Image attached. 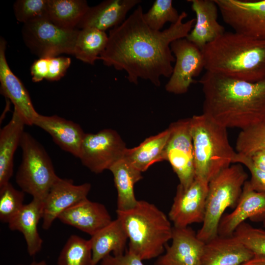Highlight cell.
Segmentation results:
<instances>
[{
    "mask_svg": "<svg viewBox=\"0 0 265 265\" xmlns=\"http://www.w3.org/2000/svg\"><path fill=\"white\" fill-rule=\"evenodd\" d=\"M196 15L194 25L186 37L202 50L225 32L217 21L218 8L214 0H189Z\"/></svg>",
    "mask_w": 265,
    "mask_h": 265,
    "instance_id": "cell-19",
    "label": "cell"
},
{
    "mask_svg": "<svg viewBox=\"0 0 265 265\" xmlns=\"http://www.w3.org/2000/svg\"><path fill=\"white\" fill-rule=\"evenodd\" d=\"M237 153L250 156L254 153L265 151V120L241 130L236 142Z\"/></svg>",
    "mask_w": 265,
    "mask_h": 265,
    "instance_id": "cell-32",
    "label": "cell"
},
{
    "mask_svg": "<svg viewBox=\"0 0 265 265\" xmlns=\"http://www.w3.org/2000/svg\"><path fill=\"white\" fill-rule=\"evenodd\" d=\"M90 189L89 183L75 185L72 180L59 178L44 200L42 228L49 229L64 211L86 198Z\"/></svg>",
    "mask_w": 265,
    "mask_h": 265,
    "instance_id": "cell-14",
    "label": "cell"
},
{
    "mask_svg": "<svg viewBox=\"0 0 265 265\" xmlns=\"http://www.w3.org/2000/svg\"><path fill=\"white\" fill-rule=\"evenodd\" d=\"M92 265H97L113 253L118 256L125 253L128 238L121 221L117 218L91 236Z\"/></svg>",
    "mask_w": 265,
    "mask_h": 265,
    "instance_id": "cell-25",
    "label": "cell"
},
{
    "mask_svg": "<svg viewBox=\"0 0 265 265\" xmlns=\"http://www.w3.org/2000/svg\"><path fill=\"white\" fill-rule=\"evenodd\" d=\"M48 265L46 262L44 261H41L39 262H33L29 265Z\"/></svg>",
    "mask_w": 265,
    "mask_h": 265,
    "instance_id": "cell-42",
    "label": "cell"
},
{
    "mask_svg": "<svg viewBox=\"0 0 265 265\" xmlns=\"http://www.w3.org/2000/svg\"><path fill=\"white\" fill-rule=\"evenodd\" d=\"M247 219L265 220V193L254 190L249 181L244 183L241 195L234 211L223 215L218 227V235L233 236L237 227Z\"/></svg>",
    "mask_w": 265,
    "mask_h": 265,
    "instance_id": "cell-16",
    "label": "cell"
},
{
    "mask_svg": "<svg viewBox=\"0 0 265 265\" xmlns=\"http://www.w3.org/2000/svg\"><path fill=\"white\" fill-rule=\"evenodd\" d=\"M143 14L139 5L121 24L109 30L106 48L99 59L106 66L125 71L132 83L137 84L141 78L159 86L160 77L170 78L173 72L175 58L171 43L187 36L195 18L184 22L187 14L183 11L176 23L156 31L146 24Z\"/></svg>",
    "mask_w": 265,
    "mask_h": 265,
    "instance_id": "cell-1",
    "label": "cell"
},
{
    "mask_svg": "<svg viewBox=\"0 0 265 265\" xmlns=\"http://www.w3.org/2000/svg\"><path fill=\"white\" fill-rule=\"evenodd\" d=\"M175 58V64L166 90L175 94L186 93L190 84L205 68L202 50L186 38L177 39L170 44Z\"/></svg>",
    "mask_w": 265,
    "mask_h": 265,
    "instance_id": "cell-12",
    "label": "cell"
},
{
    "mask_svg": "<svg viewBox=\"0 0 265 265\" xmlns=\"http://www.w3.org/2000/svg\"><path fill=\"white\" fill-rule=\"evenodd\" d=\"M169 135L168 128L146 138L138 146L127 148L123 159L141 172L146 171L154 163L165 160V150Z\"/></svg>",
    "mask_w": 265,
    "mask_h": 265,
    "instance_id": "cell-26",
    "label": "cell"
},
{
    "mask_svg": "<svg viewBox=\"0 0 265 265\" xmlns=\"http://www.w3.org/2000/svg\"><path fill=\"white\" fill-rule=\"evenodd\" d=\"M180 15L174 7L172 0H156L149 10L143 13V18L151 29L160 31L165 23H176Z\"/></svg>",
    "mask_w": 265,
    "mask_h": 265,
    "instance_id": "cell-31",
    "label": "cell"
},
{
    "mask_svg": "<svg viewBox=\"0 0 265 265\" xmlns=\"http://www.w3.org/2000/svg\"><path fill=\"white\" fill-rule=\"evenodd\" d=\"M233 163L244 165L251 174L249 182L252 188L257 191L265 193V172L258 168L249 157L237 153Z\"/></svg>",
    "mask_w": 265,
    "mask_h": 265,
    "instance_id": "cell-36",
    "label": "cell"
},
{
    "mask_svg": "<svg viewBox=\"0 0 265 265\" xmlns=\"http://www.w3.org/2000/svg\"><path fill=\"white\" fill-rule=\"evenodd\" d=\"M209 183L195 177L187 187L179 185L169 212L174 227L182 228L203 223L205 217Z\"/></svg>",
    "mask_w": 265,
    "mask_h": 265,
    "instance_id": "cell-13",
    "label": "cell"
},
{
    "mask_svg": "<svg viewBox=\"0 0 265 265\" xmlns=\"http://www.w3.org/2000/svg\"><path fill=\"white\" fill-rule=\"evenodd\" d=\"M71 62V58L67 57H49V71L46 80L49 81L59 80L65 75Z\"/></svg>",
    "mask_w": 265,
    "mask_h": 265,
    "instance_id": "cell-37",
    "label": "cell"
},
{
    "mask_svg": "<svg viewBox=\"0 0 265 265\" xmlns=\"http://www.w3.org/2000/svg\"><path fill=\"white\" fill-rule=\"evenodd\" d=\"M168 128L170 135L165 150V160L170 163L177 175L179 185L186 188L195 178L190 118L175 122Z\"/></svg>",
    "mask_w": 265,
    "mask_h": 265,
    "instance_id": "cell-10",
    "label": "cell"
},
{
    "mask_svg": "<svg viewBox=\"0 0 265 265\" xmlns=\"http://www.w3.org/2000/svg\"><path fill=\"white\" fill-rule=\"evenodd\" d=\"M58 265H92L89 239L72 235L67 239L58 257Z\"/></svg>",
    "mask_w": 265,
    "mask_h": 265,
    "instance_id": "cell-30",
    "label": "cell"
},
{
    "mask_svg": "<svg viewBox=\"0 0 265 265\" xmlns=\"http://www.w3.org/2000/svg\"><path fill=\"white\" fill-rule=\"evenodd\" d=\"M141 2L140 0H106L89 7L77 28H92L105 31L121 24L127 13Z\"/></svg>",
    "mask_w": 265,
    "mask_h": 265,
    "instance_id": "cell-20",
    "label": "cell"
},
{
    "mask_svg": "<svg viewBox=\"0 0 265 265\" xmlns=\"http://www.w3.org/2000/svg\"><path fill=\"white\" fill-rule=\"evenodd\" d=\"M6 41L0 39V82L2 93L10 100L26 125H33L39 115L29 94L20 79L10 69L5 55Z\"/></svg>",
    "mask_w": 265,
    "mask_h": 265,
    "instance_id": "cell-17",
    "label": "cell"
},
{
    "mask_svg": "<svg viewBox=\"0 0 265 265\" xmlns=\"http://www.w3.org/2000/svg\"><path fill=\"white\" fill-rule=\"evenodd\" d=\"M172 243L154 265H201L205 242L190 227H173Z\"/></svg>",
    "mask_w": 265,
    "mask_h": 265,
    "instance_id": "cell-15",
    "label": "cell"
},
{
    "mask_svg": "<svg viewBox=\"0 0 265 265\" xmlns=\"http://www.w3.org/2000/svg\"><path fill=\"white\" fill-rule=\"evenodd\" d=\"M109 170L113 175L117 191L116 210L133 208L138 202L134 193V186L142 178V172L123 159L114 163Z\"/></svg>",
    "mask_w": 265,
    "mask_h": 265,
    "instance_id": "cell-27",
    "label": "cell"
},
{
    "mask_svg": "<svg viewBox=\"0 0 265 265\" xmlns=\"http://www.w3.org/2000/svg\"><path fill=\"white\" fill-rule=\"evenodd\" d=\"M44 201L33 198L24 204L18 214L8 223L9 229L22 233L25 238L29 255L33 256L41 249L43 240L37 225L43 214Z\"/></svg>",
    "mask_w": 265,
    "mask_h": 265,
    "instance_id": "cell-23",
    "label": "cell"
},
{
    "mask_svg": "<svg viewBox=\"0 0 265 265\" xmlns=\"http://www.w3.org/2000/svg\"><path fill=\"white\" fill-rule=\"evenodd\" d=\"M195 177L208 183L233 163L237 154L227 129L204 114L190 118Z\"/></svg>",
    "mask_w": 265,
    "mask_h": 265,
    "instance_id": "cell-5",
    "label": "cell"
},
{
    "mask_svg": "<svg viewBox=\"0 0 265 265\" xmlns=\"http://www.w3.org/2000/svg\"><path fill=\"white\" fill-rule=\"evenodd\" d=\"M16 19L24 24L48 19V0H17L13 4Z\"/></svg>",
    "mask_w": 265,
    "mask_h": 265,
    "instance_id": "cell-34",
    "label": "cell"
},
{
    "mask_svg": "<svg viewBox=\"0 0 265 265\" xmlns=\"http://www.w3.org/2000/svg\"><path fill=\"white\" fill-rule=\"evenodd\" d=\"M235 32L265 39V0H214Z\"/></svg>",
    "mask_w": 265,
    "mask_h": 265,
    "instance_id": "cell-11",
    "label": "cell"
},
{
    "mask_svg": "<svg viewBox=\"0 0 265 265\" xmlns=\"http://www.w3.org/2000/svg\"><path fill=\"white\" fill-rule=\"evenodd\" d=\"M79 29H66L48 19L24 24L23 41L31 52L39 58L57 56L62 53L74 54Z\"/></svg>",
    "mask_w": 265,
    "mask_h": 265,
    "instance_id": "cell-8",
    "label": "cell"
},
{
    "mask_svg": "<svg viewBox=\"0 0 265 265\" xmlns=\"http://www.w3.org/2000/svg\"><path fill=\"white\" fill-rule=\"evenodd\" d=\"M202 51L206 71L249 82L265 79V39L225 32Z\"/></svg>",
    "mask_w": 265,
    "mask_h": 265,
    "instance_id": "cell-3",
    "label": "cell"
},
{
    "mask_svg": "<svg viewBox=\"0 0 265 265\" xmlns=\"http://www.w3.org/2000/svg\"><path fill=\"white\" fill-rule=\"evenodd\" d=\"M20 146L22 158L16 174V183L25 193L44 201L59 177L44 147L30 133L24 132Z\"/></svg>",
    "mask_w": 265,
    "mask_h": 265,
    "instance_id": "cell-7",
    "label": "cell"
},
{
    "mask_svg": "<svg viewBox=\"0 0 265 265\" xmlns=\"http://www.w3.org/2000/svg\"><path fill=\"white\" fill-rule=\"evenodd\" d=\"M25 125L14 109L11 120L0 130V187L10 182L13 175L14 154L20 146Z\"/></svg>",
    "mask_w": 265,
    "mask_h": 265,
    "instance_id": "cell-24",
    "label": "cell"
},
{
    "mask_svg": "<svg viewBox=\"0 0 265 265\" xmlns=\"http://www.w3.org/2000/svg\"><path fill=\"white\" fill-rule=\"evenodd\" d=\"M240 265H265V256L254 255L251 259Z\"/></svg>",
    "mask_w": 265,
    "mask_h": 265,
    "instance_id": "cell-41",
    "label": "cell"
},
{
    "mask_svg": "<svg viewBox=\"0 0 265 265\" xmlns=\"http://www.w3.org/2000/svg\"><path fill=\"white\" fill-rule=\"evenodd\" d=\"M254 165L260 170L265 172V151H257L250 156Z\"/></svg>",
    "mask_w": 265,
    "mask_h": 265,
    "instance_id": "cell-40",
    "label": "cell"
},
{
    "mask_svg": "<svg viewBox=\"0 0 265 265\" xmlns=\"http://www.w3.org/2000/svg\"><path fill=\"white\" fill-rule=\"evenodd\" d=\"M33 125L48 132L61 149L79 158L85 134L80 125L56 115L39 114Z\"/></svg>",
    "mask_w": 265,
    "mask_h": 265,
    "instance_id": "cell-21",
    "label": "cell"
},
{
    "mask_svg": "<svg viewBox=\"0 0 265 265\" xmlns=\"http://www.w3.org/2000/svg\"><path fill=\"white\" fill-rule=\"evenodd\" d=\"M142 261L127 250L121 255H107L100 262V265H144Z\"/></svg>",
    "mask_w": 265,
    "mask_h": 265,
    "instance_id": "cell-38",
    "label": "cell"
},
{
    "mask_svg": "<svg viewBox=\"0 0 265 265\" xmlns=\"http://www.w3.org/2000/svg\"><path fill=\"white\" fill-rule=\"evenodd\" d=\"M58 219L92 236L112 219L105 206L85 198L61 213Z\"/></svg>",
    "mask_w": 265,
    "mask_h": 265,
    "instance_id": "cell-18",
    "label": "cell"
},
{
    "mask_svg": "<svg viewBox=\"0 0 265 265\" xmlns=\"http://www.w3.org/2000/svg\"><path fill=\"white\" fill-rule=\"evenodd\" d=\"M248 176L239 164L230 165L209 183L205 217L198 238L206 242L218 235L219 222L225 210L234 209Z\"/></svg>",
    "mask_w": 265,
    "mask_h": 265,
    "instance_id": "cell-6",
    "label": "cell"
},
{
    "mask_svg": "<svg viewBox=\"0 0 265 265\" xmlns=\"http://www.w3.org/2000/svg\"><path fill=\"white\" fill-rule=\"evenodd\" d=\"M233 235L254 255L265 256V230L244 222L237 227Z\"/></svg>",
    "mask_w": 265,
    "mask_h": 265,
    "instance_id": "cell-35",
    "label": "cell"
},
{
    "mask_svg": "<svg viewBox=\"0 0 265 265\" xmlns=\"http://www.w3.org/2000/svg\"><path fill=\"white\" fill-rule=\"evenodd\" d=\"M264 226L265 227V220L264 221Z\"/></svg>",
    "mask_w": 265,
    "mask_h": 265,
    "instance_id": "cell-43",
    "label": "cell"
},
{
    "mask_svg": "<svg viewBox=\"0 0 265 265\" xmlns=\"http://www.w3.org/2000/svg\"><path fill=\"white\" fill-rule=\"evenodd\" d=\"M49 57L39 58L35 60L30 67L32 80L37 82L46 79L49 71Z\"/></svg>",
    "mask_w": 265,
    "mask_h": 265,
    "instance_id": "cell-39",
    "label": "cell"
},
{
    "mask_svg": "<svg viewBox=\"0 0 265 265\" xmlns=\"http://www.w3.org/2000/svg\"><path fill=\"white\" fill-rule=\"evenodd\" d=\"M127 148L115 131L104 129L96 133H85L79 158L91 172L101 173L122 159Z\"/></svg>",
    "mask_w": 265,
    "mask_h": 265,
    "instance_id": "cell-9",
    "label": "cell"
},
{
    "mask_svg": "<svg viewBox=\"0 0 265 265\" xmlns=\"http://www.w3.org/2000/svg\"><path fill=\"white\" fill-rule=\"evenodd\" d=\"M116 214L127 234L130 252L142 261L161 255L173 231L162 211L152 203L138 200L133 208L116 210Z\"/></svg>",
    "mask_w": 265,
    "mask_h": 265,
    "instance_id": "cell-4",
    "label": "cell"
},
{
    "mask_svg": "<svg viewBox=\"0 0 265 265\" xmlns=\"http://www.w3.org/2000/svg\"><path fill=\"white\" fill-rule=\"evenodd\" d=\"M254 256L234 236L217 235L205 243L201 265H240Z\"/></svg>",
    "mask_w": 265,
    "mask_h": 265,
    "instance_id": "cell-22",
    "label": "cell"
},
{
    "mask_svg": "<svg viewBox=\"0 0 265 265\" xmlns=\"http://www.w3.org/2000/svg\"><path fill=\"white\" fill-rule=\"evenodd\" d=\"M25 192L8 183L0 187V220L8 223L23 208Z\"/></svg>",
    "mask_w": 265,
    "mask_h": 265,
    "instance_id": "cell-33",
    "label": "cell"
},
{
    "mask_svg": "<svg viewBox=\"0 0 265 265\" xmlns=\"http://www.w3.org/2000/svg\"><path fill=\"white\" fill-rule=\"evenodd\" d=\"M199 82L203 114L217 124L243 130L265 120V79L252 82L206 71Z\"/></svg>",
    "mask_w": 265,
    "mask_h": 265,
    "instance_id": "cell-2",
    "label": "cell"
},
{
    "mask_svg": "<svg viewBox=\"0 0 265 265\" xmlns=\"http://www.w3.org/2000/svg\"><path fill=\"white\" fill-rule=\"evenodd\" d=\"M49 20L66 29H75L89 8L85 0H48Z\"/></svg>",
    "mask_w": 265,
    "mask_h": 265,
    "instance_id": "cell-28",
    "label": "cell"
},
{
    "mask_svg": "<svg viewBox=\"0 0 265 265\" xmlns=\"http://www.w3.org/2000/svg\"><path fill=\"white\" fill-rule=\"evenodd\" d=\"M108 39L105 31L92 28L80 29L73 55L83 62L94 65L106 49Z\"/></svg>",
    "mask_w": 265,
    "mask_h": 265,
    "instance_id": "cell-29",
    "label": "cell"
}]
</instances>
